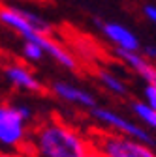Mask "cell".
<instances>
[{"instance_id": "1", "label": "cell", "mask_w": 156, "mask_h": 157, "mask_svg": "<svg viewBox=\"0 0 156 157\" xmlns=\"http://www.w3.org/2000/svg\"><path fill=\"white\" fill-rule=\"evenodd\" d=\"M32 157H102L94 142H88L75 129L62 122L40 125L30 139Z\"/></svg>"}, {"instance_id": "2", "label": "cell", "mask_w": 156, "mask_h": 157, "mask_svg": "<svg viewBox=\"0 0 156 157\" xmlns=\"http://www.w3.org/2000/svg\"><path fill=\"white\" fill-rule=\"evenodd\" d=\"M0 23L6 25L11 30H15L17 34H21L23 39H28V41H34L38 45H42L45 54H49L53 60H56L66 69H75L77 67V60L73 58L72 52H68L64 47H60L56 41H53V39L49 37V34H43L40 30H36L13 6L0 8Z\"/></svg>"}, {"instance_id": "3", "label": "cell", "mask_w": 156, "mask_h": 157, "mask_svg": "<svg viewBox=\"0 0 156 157\" xmlns=\"http://www.w3.org/2000/svg\"><path fill=\"white\" fill-rule=\"evenodd\" d=\"M92 142L102 157H156L147 142L121 133H98Z\"/></svg>"}, {"instance_id": "4", "label": "cell", "mask_w": 156, "mask_h": 157, "mask_svg": "<svg viewBox=\"0 0 156 157\" xmlns=\"http://www.w3.org/2000/svg\"><path fill=\"white\" fill-rule=\"evenodd\" d=\"M27 124L28 122L19 114L15 105L2 103L0 105V144L11 150L25 148L28 144Z\"/></svg>"}, {"instance_id": "5", "label": "cell", "mask_w": 156, "mask_h": 157, "mask_svg": "<svg viewBox=\"0 0 156 157\" xmlns=\"http://www.w3.org/2000/svg\"><path fill=\"white\" fill-rule=\"evenodd\" d=\"M92 110V116L96 118L98 122H102L105 127H109L111 131L115 133H121V135H128V136H133V139H139L147 144H152V136L147 129L139 127L138 124L130 122L128 118H124L122 114L115 112V110H109V109H104V107H94L90 109Z\"/></svg>"}, {"instance_id": "6", "label": "cell", "mask_w": 156, "mask_h": 157, "mask_svg": "<svg viewBox=\"0 0 156 157\" xmlns=\"http://www.w3.org/2000/svg\"><path fill=\"white\" fill-rule=\"evenodd\" d=\"M102 32L109 41L117 47V49H126V51H141V41L128 26L115 23V21H105L102 23Z\"/></svg>"}, {"instance_id": "7", "label": "cell", "mask_w": 156, "mask_h": 157, "mask_svg": "<svg viewBox=\"0 0 156 157\" xmlns=\"http://www.w3.org/2000/svg\"><path fill=\"white\" fill-rule=\"evenodd\" d=\"M117 56L132 67L147 84H156V66L149 60V58L139 51H126V49H117Z\"/></svg>"}, {"instance_id": "8", "label": "cell", "mask_w": 156, "mask_h": 157, "mask_svg": "<svg viewBox=\"0 0 156 157\" xmlns=\"http://www.w3.org/2000/svg\"><path fill=\"white\" fill-rule=\"evenodd\" d=\"M53 94L62 99L66 103H73V105H79V107H87V109H94L96 107V99L94 95L79 86H75L72 82H62V81H56L51 86Z\"/></svg>"}, {"instance_id": "9", "label": "cell", "mask_w": 156, "mask_h": 157, "mask_svg": "<svg viewBox=\"0 0 156 157\" xmlns=\"http://www.w3.org/2000/svg\"><path fill=\"white\" fill-rule=\"evenodd\" d=\"M6 78L19 90H27V92H42V82L36 78V75L21 66V64H11L6 67Z\"/></svg>"}, {"instance_id": "10", "label": "cell", "mask_w": 156, "mask_h": 157, "mask_svg": "<svg viewBox=\"0 0 156 157\" xmlns=\"http://www.w3.org/2000/svg\"><path fill=\"white\" fill-rule=\"evenodd\" d=\"M132 110L147 127L156 129V110L147 101H133L132 103Z\"/></svg>"}, {"instance_id": "11", "label": "cell", "mask_w": 156, "mask_h": 157, "mask_svg": "<svg viewBox=\"0 0 156 157\" xmlns=\"http://www.w3.org/2000/svg\"><path fill=\"white\" fill-rule=\"evenodd\" d=\"M98 78H100V82L115 95H126V84L121 81L119 77H115L111 71L107 69H100L98 71Z\"/></svg>"}, {"instance_id": "12", "label": "cell", "mask_w": 156, "mask_h": 157, "mask_svg": "<svg viewBox=\"0 0 156 157\" xmlns=\"http://www.w3.org/2000/svg\"><path fill=\"white\" fill-rule=\"evenodd\" d=\"M19 13H21L25 19H27V21L36 28V30H40V32H43V34H51V25L45 21V19L43 17H40V15H38V13H34V11H28L27 8H21V6H13Z\"/></svg>"}, {"instance_id": "13", "label": "cell", "mask_w": 156, "mask_h": 157, "mask_svg": "<svg viewBox=\"0 0 156 157\" xmlns=\"http://www.w3.org/2000/svg\"><path fill=\"white\" fill-rule=\"evenodd\" d=\"M21 52H23V56L27 58V60H30V62H40L42 58L45 56L43 47L38 45V43H34V41H28V39H25Z\"/></svg>"}, {"instance_id": "14", "label": "cell", "mask_w": 156, "mask_h": 157, "mask_svg": "<svg viewBox=\"0 0 156 157\" xmlns=\"http://www.w3.org/2000/svg\"><path fill=\"white\" fill-rule=\"evenodd\" d=\"M143 97H145V101L156 110V84H147L145 90H143Z\"/></svg>"}, {"instance_id": "15", "label": "cell", "mask_w": 156, "mask_h": 157, "mask_svg": "<svg viewBox=\"0 0 156 157\" xmlns=\"http://www.w3.org/2000/svg\"><path fill=\"white\" fill-rule=\"evenodd\" d=\"M17 107V110H19V114H21L23 118H25V120L27 122H30L32 120V118H34V110L28 107V105H25V103H19V105H15Z\"/></svg>"}, {"instance_id": "16", "label": "cell", "mask_w": 156, "mask_h": 157, "mask_svg": "<svg viewBox=\"0 0 156 157\" xmlns=\"http://www.w3.org/2000/svg\"><path fill=\"white\" fill-rule=\"evenodd\" d=\"M141 52L149 58V60H156V45H143Z\"/></svg>"}, {"instance_id": "17", "label": "cell", "mask_w": 156, "mask_h": 157, "mask_svg": "<svg viewBox=\"0 0 156 157\" xmlns=\"http://www.w3.org/2000/svg\"><path fill=\"white\" fill-rule=\"evenodd\" d=\"M143 13H145V17L149 19V21H152V23L156 25V6H152V4L145 6V8H143Z\"/></svg>"}, {"instance_id": "18", "label": "cell", "mask_w": 156, "mask_h": 157, "mask_svg": "<svg viewBox=\"0 0 156 157\" xmlns=\"http://www.w3.org/2000/svg\"><path fill=\"white\" fill-rule=\"evenodd\" d=\"M0 157H23V155H15V153H8V151H0Z\"/></svg>"}]
</instances>
